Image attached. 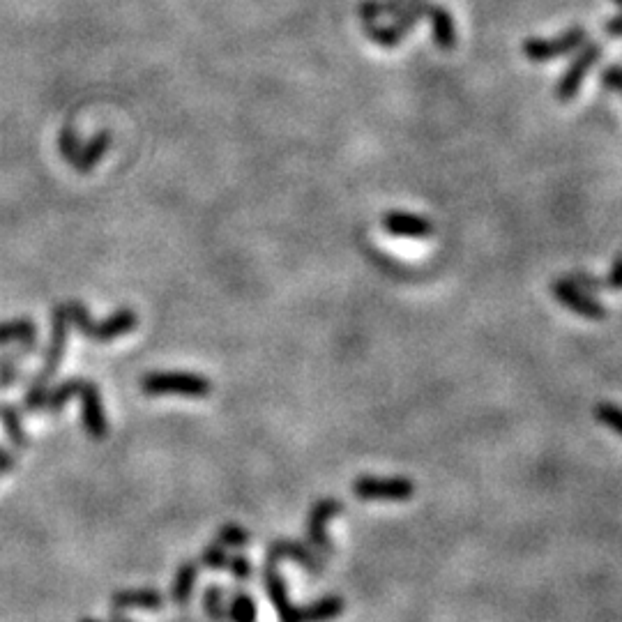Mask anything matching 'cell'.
I'll list each match as a JSON object with an SVG mask.
<instances>
[{
	"label": "cell",
	"instance_id": "30bf717a",
	"mask_svg": "<svg viewBox=\"0 0 622 622\" xmlns=\"http://www.w3.org/2000/svg\"><path fill=\"white\" fill-rule=\"evenodd\" d=\"M77 397L81 399V422L86 434L93 438V441H104V438L109 436V420H106L100 388H97L93 381H86V378H83Z\"/></svg>",
	"mask_w": 622,
	"mask_h": 622
},
{
	"label": "cell",
	"instance_id": "8fae6325",
	"mask_svg": "<svg viewBox=\"0 0 622 622\" xmlns=\"http://www.w3.org/2000/svg\"><path fill=\"white\" fill-rule=\"evenodd\" d=\"M268 560L279 563V560H291V563L300 565L311 576H318L325 570V560L316 556L307 544L295 540H275L268 546Z\"/></svg>",
	"mask_w": 622,
	"mask_h": 622
},
{
	"label": "cell",
	"instance_id": "9c48e42d",
	"mask_svg": "<svg viewBox=\"0 0 622 622\" xmlns=\"http://www.w3.org/2000/svg\"><path fill=\"white\" fill-rule=\"evenodd\" d=\"M344 512V503H339L337 498H321L311 505L309 517H307V542L314 546L316 551H321L323 556H330L335 551V546L330 542L328 535V523L332 517Z\"/></svg>",
	"mask_w": 622,
	"mask_h": 622
},
{
	"label": "cell",
	"instance_id": "3957f363",
	"mask_svg": "<svg viewBox=\"0 0 622 622\" xmlns=\"http://www.w3.org/2000/svg\"><path fill=\"white\" fill-rule=\"evenodd\" d=\"M146 397H187L206 399L212 392L208 378L192 371H148L139 381Z\"/></svg>",
	"mask_w": 622,
	"mask_h": 622
},
{
	"label": "cell",
	"instance_id": "8d00e7d4",
	"mask_svg": "<svg viewBox=\"0 0 622 622\" xmlns=\"http://www.w3.org/2000/svg\"><path fill=\"white\" fill-rule=\"evenodd\" d=\"M81 622H97V620H90V618H88V620H81Z\"/></svg>",
	"mask_w": 622,
	"mask_h": 622
},
{
	"label": "cell",
	"instance_id": "1f68e13d",
	"mask_svg": "<svg viewBox=\"0 0 622 622\" xmlns=\"http://www.w3.org/2000/svg\"><path fill=\"white\" fill-rule=\"evenodd\" d=\"M599 81H602V86L606 90L622 95V65L606 67V70L602 72V77H599Z\"/></svg>",
	"mask_w": 622,
	"mask_h": 622
},
{
	"label": "cell",
	"instance_id": "9a60e30c",
	"mask_svg": "<svg viewBox=\"0 0 622 622\" xmlns=\"http://www.w3.org/2000/svg\"><path fill=\"white\" fill-rule=\"evenodd\" d=\"M35 351H37V341L35 344H17L14 351L0 353V390L12 388V385L19 381L21 360H26L28 355H33Z\"/></svg>",
	"mask_w": 622,
	"mask_h": 622
},
{
	"label": "cell",
	"instance_id": "484cf974",
	"mask_svg": "<svg viewBox=\"0 0 622 622\" xmlns=\"http://www.w3.org/2000/svg\"><path fill=\"white\" fill-rule=\"evenodd\" d=\"M49 392V385L37 381V378H33V381L28 383V388L24 392V408L26 413H42L44 408V397H47Z\"/></svg>",
	"mask_w": 622,
	"mask_h": 622
},
{
	"label": "cell",
	"instance_id": "4316f807",
	"mask_svg": "<svg viewBox=\"0 0 622 622\" xmlns=\"http://www.w3.org/2000/svg\"><path fill=\"white\" fill-rule=\"evenodd\" d=\"M217 542L222 546H231V549H240V546L249 544V533L238 523H226V526L219 528Z\"/></svg>",
	"mask_w": 622,
	"mask_h": 622
},
{
	"label": "cell",
	"instance_id": "83f0119b",
	"mask_svg": "<svg viewBox=\"0 0 622 622\" xmlns=\"http://www.w3.org/2000/svg\"><path fill=\"white\" fill-rule=\"evenodd\" d=\"M201 565L208 567V570H224L229 565V553H226V546L219 542L210 544L201 553Z\"/></svg>",
	"mask_w": 622,
	"mask_h": 622
},
{
	"label": "cell",
	"instance_id": "8992f818",
	"mask_svg": "<svg viewBox=\"0 0 622 622\" xmlns=\"http://www.w3.org/2000/svg\"><path fill=\"white\" fill-rule=\"evenodd\" d=\"M602 56H604V49L599 47V44L590 42V40L583 44L579 53H576V58L570 63V67H567L563 77H560L556 83V100L563 102V104L572 102L574 97L579 95V90L583 86V81H586L588 72L593 70L595 63Z\"/></svg>",
	"mask_w": 622,
	"mask_h": 622
},
{
	"label": "cell",
	"instance_id": "ffe728a7",
	"mask_svg": "<svg viewBox=\"0 0 622 622\" xmlns=\"http://www.w3.org/2000/svg\"><path fill=\"white\" fill-rule=\"evenodd\" d=\"M81 381H83V378H67V381L58 383L56 388H51V390L47 392V397H44L42 413L58 415L60 411H63V408H65L67 404H70V401L79 394Z\"/></svg>",
	"mask_w": 622,
	"mask_h": 622
},
{
	"label": "cell",
	"instance_id": "f546056e",
	"mask_svg": "<svg viewBox=\"0 0 622 622\" xmlns=\"http://www.w3.org/2000/svg\"><path fill=\"white\" fill-rule=\"evenodd\" d=\"M599 291H622V256H616L609 275L599 279Z\"/></svg>",
	"mask_w": 622,
	"mask_h": 622
},
{
	"label": "cell",
	"instance_id": "52a82bcc",
	"mask_svg": "<svg viewBox=\"0 0 622 622\" xmlns=\"http://www.w3.org/2000/svg\"><path fill=\"white\" fill-rule=\"evenodd\" d=\"M353 496L360 500H408L415 496V484L408 477L362 475L353 482Z\"/></svg>",
	"mask_w": 622,
	"mask_h": 622
},
{
	"label": "cell",
	"instance_id": "d590c367",
	"mask_svg": "<svg viewBox=\"0 0 622 622\" xmlns=\"http://www.w3.org/2000/svg\"><path fill=\"white\" fill-rule=\"evenodd\" d=\"M613 3L618 5V14H622V0H613Z\"/></svg>",
	"mask_w": 622,
	"mask_h": 622
},
{
	"label": "cell",
	"instance_id": "d6986e66",
	"mask_svg": "<svg viewBox=\"0 0 622 622\" xmlns=\"http://www.w3.org/2000/svg\"><path fill=\"white\" fill-rule=\"evenodd\" d=\"M37 325L30 318H17V321L0 323V346L10 344H35L37 341Z\"/></svg>",
	"mask_w": 622,
	"mask_h": 622
},
{
	"label": "cell",
	"instance_id": "4fadbf2b",
	"mask_svg": "<svg viewBox=\"0 0 622 622\" xmlns=\"http://www.w3.org/2000/svg\"><path fill=\"white\" fill-rule=\"evenodd\" d=\"M164 606V595L153 588H139V590H118L111 595V609L125 611V609H146L157 611Z\"/></svg>",
	"mask_w": 622,
	"mask_h": 622
},
{
	"label": "cell",
	"instance_id": "4dcf8cb0",
	"mask_svg": "<svg viewBox=\"0 0 622 622\" xmlns=\"http://www.w3.org/2000/svg\"><path fill=\"white\" fill-rule=\"evenodd\" d=\"M358 17L364 21H378L381 17H385V7L383 0H362L358 5Z\"/></svg>",
	"mask_w": 622,
	"mask_h": 622
},
{
	"label": "cell",
	"instance_id": "5bb4252c",
	"mask_svg": "<svg viewBox=\"0 0 622 622\" xmlns=\"http://www.w3.org/2000/svg\"><path fill=\"white\" fill-rule=\"evenodd\" d=\"M427 19L431 24V37H434L436 47L441 51L457 49V24H454L452 14L447 12L443 5L436 3Z\"/></svg>",
	"mask_w": 622,
	"mask_h": 622
},
{
	"label": "cell",
	"instance_id": "f1b7e54d",
	"mask_svg": "<svg viewBox=\"0 0 622 622\" xmlns=\"http://www.w3.org/2000/svg\"><path fill=\"white\" fill-rule=\"evenodd\" d=\"M231 570V574L235 576L238 581H249L254 574V567H252V560H249L247 556H242V553H235V556H229V565H226Z\"/></svg>",
	"mask_w": 622,
	"mask_h": 622
},
{
	"label": "cell",
	"instance_id": "7a4b0ae2",
	"mask_svg": "<svg viewBox=\"0 0 622 622\" xmlns=\"http://www.w3.org/2000/svg\"><path fill=\"white\" fill-rule=\"evenodd\" d=\"M63 307L67 318H70L72 328H77L83 337L95 341V344H111V341L130 335L136 325H139V316H136V311L130 307L116 309L111 316H106L102 323H95L88 307L81 305L77 300L65 302Z\"/></svg>",
	"mask_w": 622,
	"mask_h": 622
},
{
	"label": "cell",
	"instance_id": "44dd1931",
	"mask_svg": "<svg viewBox=\"0 0 622 622\" xmlns=\"http://www.w3.org/2000/svg\"><path fill=\"white\" fill-rule=\"evenodd\" d=\"M362 30L371 42L378 44V47H383V49L399 47V44L404 42V37H406L404 30L397 28L394 24L383 26V24H376V21H364Z\"/></svg>",
	"mask_w": 622,
	"mask_h": 622
},
{
	"label": "cell",
	"instance_id": "277c9868",
	"mask_svg": "<svg viewBox=\"0 0 622 622\" xmlns=\"http://www.w3.org/2000/svg\"><path fill=\"white\" fill-rule=\"evenodd\" d=\"M586 42H588V30L581 26H574L570 30H565V33H560L558 37H551V40L530 37V40L523 42L521 51L530 63H551L553 58L579 51Z\"/></svg>",
	"mask_w": 622,
	"mask_h": 622
},
{
	"label": "cell",
	"instance_id": "cb8c5ba5",
	"mask_svg": "<svg viewBox=\"0 0 622 622\" xmlns=\"http://www.w3.org/2000/svg\"><path fill=\"white\" fill-rule=\"evenodd\" d=\"M81 139H79V132L74 125H65L63 130H60V136H58V148H60V155H63V159H67V162H74L81 150Z\"/></svg>",
	"mask_w": 622,
	"mask_h": 622
},
{
	"label": "cell",
	"instance_id": "2e32d148",
	"mask_svg": "<svg viewBox=\"0 0 622 622\" xmlns=\"http://www.w3.org/2000/svg\"><path fill=\"white\" fill-rule=\"evenodd\" d=\"M196 579H199V563H194V560H185V563H182L176 570V579H173L171 583L173 602H176L178 606L189 604V599H192V593H194V586H196Z\"/></svg>",
	"mask_w": 622,
	"mask_h": 622
},
{
	"label": "cell",
	"instance_id": "5b68a950",
	"mask_svg": "<svg viewBox=\"0 0 622 622\" xmlns=\"http://www.w3.org/2000/svg\"><path fill=\"white\" fill-rule=\"evenodd\" d=\"M70 318H67L65 314V307L58 305L53 307V314H51V339L47 348H44V355H42V367L40 371H37L35 378L42 383H51V378L56 376V371L60 367V362H63L65 353H67V344H70Z\"/></svg>",
	"mask_w": 622,
	"mask_h": 622
},
{
	"label": "cell",
	"instance_id": "e575fe53",
	"mask_svg": "<svg viewBox=\"0 0 622 622\" xmlns=\"http://www.w3.org/2000/svg\"><path fill=\"white\" fill-rule=\"evenodd\" d=\"M111 622H132V620H127L125 616H120L118 611H113V613H111Z\"/></svg>",
	"mask_w": 622,
	"mask_h": 622
},
{
	"label": "cell",
	"instance_id": "6da1fadb",
	"mask_svg": "<svg viewBox=\"0 0 622 622\" xmlns=\"http://www.w3.org/2000/svg\"><path fill=\"white\" fill-rule=\"evenodd\" d=\"M263 588L275 606L279 622H330L339 618L346 609L341 595H328L309 606H293L288 599V586L277 570V563L265 560L263 565Z\"/></svg>",
	"mask_w": 622,
	"mask_h": 622
},
{
	"label": "cell",
	"instance_id": "d6a6232c",
	"mask_svg": "<svg viewBox=\"0 0 622 622\" xmlns=\"http://www.w3.org/2000/svg\"><path fill=\"white\" fill-rule=\"evenodd\" d=\"M14 464H17V459H14V454L7 452L5 447H0V475L12 473Z\"/></svg>",
	"mask_w": 622,
	"mask_h": 622
},
{
	"label": "cell",
	"instance_id": "ac0fdd59",
	"mask_svg": "<svg viewBox=\"0 0 622 622\" xmlns=\"http://www.w3.org/2000/svg\"><path fill=\"white\" fill-rule=\"evenodd\" d=\"M0 424H3V431L17 450H26L30 445V436L26 434L24 422H21V411L14 404H0Z\"/></svg>",
	"mask_w": 622,
	"mask_h": 622
},
{
	"label": "cell",
	"instance_id": "ba28073f",
	"mask_svg": "<svg viewBox=\"0 0 622 622\" xmlns=\"http://www.w3.org/2000/svg\"><path fill=\"white\" fill-rule=\"evenodd\" d=\"M551 293L560 305L574 311V314L590 318V321H604L606 318V307L602 302L595 300L593 293L583 291L579 284H574L570 277H558L551 284Z\"/></svg>",
	"mask_w": 622,
	"mask_h": 622
},
{
	"label": "cell",
	"instance_id": "7c38bea8",
	"mask_svg": "<svg viewBox=\"0 0 622 622\" xmlns=\"http://www.w3.org/2000/svg\"><path fill=\"white\" fill-rule=\"evenodd\" d=\"M383 229L390 235H397V238H429L434 233V226L427 217L413 215V212H401V210H390L383 215Z\"/></svg>",
	"mask_w": 622,
	"mask_h": 622
},
{
	"label": "cell",
	"instance_id": "e0dca14e",
	"mask_svg": "<svg viewBox=\"0 0 622 622\" xmlns=\"http://www.w3.org/2000/svg\"><path fill=\"white\" fill-rule=\"evenodd\" d=\"M109 146H111V134L109 132H97L93 139L86 143V146H81L79 155L72 162V166L79 173H90V171H93V166L106 155V150H109Z\"/></svg>",
	"mask_w": 622,
	"mask_h": 622
},
{
	"label": "cell",
	"instance_id": "d4e9b609",
	"mask_svg": "<svg viewBox=\"0 0 622 622\" xmlns=\"http://www.w3.org/2000/svg\"><path fill=\"white\" fill-rule=\"evenodd\" d=\"M595 420L606 424V427H609L613 434L622 436V408L620 406L609 404V401H604V404H597L595 406Z\"/></svg>",
	"mask_w": 622,
	"mask_h": 622
},
{
	"label": "cell",
	"instance_id": "7402d4cb",
	"mask_svg": "<svg viewBox=\"0 0 622 622\" xmlns=\"http://www.w3.org/2000/svg\"><path fill=\"white\" fill-rule=\"evenodd\" d=\"M226 616L231 622H256V602L245 590H235L231 595V604L226 609Z\"/></svg>",
	"mask_w": 622,
	"mask_h": 622
},
{
	"label": "cell",
	"instance_id": "603a6c76",
	"mask_svg": "<svg viewBox=\"0 0 622 622\" xmlns=\"http://www.w3.org/2000/svg\"><path fill=\"white\" fill-rule=\"evenodd\" d=\"M203 609H206V616L212 622H226V604H224V588L219 583H212L203 593Z\"/></svg>",
	"mask_w": 622,
	"mask_h": 622
},
{
	"label": "cell",
	"instance_id": "836d02e7",
	"mask_svg": "<svg viewBox=\"0 0 622 622\" xmlns=\"http://www.w3.org/2000/svg\"><path fill=\"white\" fill-rule=\"evenodd\" d=\"M606 33L611 37H622V14H616V17L606 21Z\"/></svg>",
	"mask_w": 622,
	"mask_h": 622
}]
</instances>
